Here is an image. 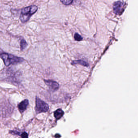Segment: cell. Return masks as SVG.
<instances>
[{
    "label": "cell",
    "instance_id": "cell-1",
    "mask_svg": "<svg viewBox=\"0 0 138 138\" xmlns=\"http://www.w3.org/2000/svg\"><path fill=\"white\" fill-rule=\"evenodd\" d=\"M37 10L38 7L36 5L30 6L22 8L21 12L20 18L21 22L23 23L27 22L32 15L34 14Z\"/></svg>",
    "mask_w": 138,
    "mask_h": 138
},
{
    "label": "cell",
    "instance_id": "cell-2",
    "mask_svg": "<svg viewBox=\"0 0 138 138\" xmlns=\"http://www.w3.org/2000/svg\"><path fill=\"white\" fill-rule=\"evenodd\" d=\"M0 57L3 59L5 65L7 66L11 65L16 64L24 61V59L22 57L5 53L1 54Z\"/></svg>",
    "mask_w": 138,
    "mask_h": 138
},
{
    "label": "cell",
    "instance_id": "cell-3",
    "mask_svg": "<svg viewBox=\"0 0 138 138\" xmlns=\"http://www.w3.org/2000/svg\"><path fill=\"white\" fill-rule=\"evenodd\" d=\"M49 109V106L47 103L38 97H36L35 110L37 114L47 112Z\"/></svg>",
    "mask_w": 138,
    "mask_h": 138
},
{
    "label": "cell",
    "instance_id": "cell-4",
    "mask_svg": "<svg viewBox=\"0 0 138 138\" xmlns=\"http://www.w3.org/2000/svg\"><path fill=\"white\" fill-rule=\"evenodd\" d=\"M126 8V3L122 1H116L113 4V11L114 13L117 15H121L123 13Z\"/></svg>",
    "mask_w": 138,
    "mask_h": 138
},
{
    "label": "cell",
    "instance_id": "cell-5",
    "mask_svg": "<svg viewBox=\"0 0 138 138\" xmlns=\"http://www.w3.org/2000/svg\"><path fill=\"white\" fill-rule=\"evenodd\" d=\"M45 84L53 91H56L59 89V84L57 82L51 80H44Z\"/></svg>",
    "mask_w": 138,
    "mask_h": 138
},
{
    "label": "cell",
    "instance_id": "cell-6",
    "mask_svg": "<svg viewBox=\"0 0 138 138\" xmlns=\"http://www.w3.org/2000/svg\"><path fill=\"white\" fill-rule=\"evenodd\" d=\"M29 105V101L28 99H25L18 105V108L21 113H23L27 108Z\"/></svg>",
    "mask_w": 138,
    "mask_h": 138
},
{
    "label": "cell",
    "instance_id": "cell-7",
    "mask_svg": "<svg viewBox=\"0 0 138 138\" xmlns=\"http://www.w3.org/2000/svg\"><path fill=\"white\" fill-rule=\"evenodd\" d=\"M72 65H75L79 64L80 65H82L84 66L87 67H88L89 66V64L88 63L85 62V61L82 60H74L71 63Z\"/></svg>",
    "mask_w": 138,
    "mask_h": 138
},
{
    "label": "cell",
    "instance_id": "cell-8",
    "mask_svg": "<svg viewBox=\"0 0 138 138\" xmlns=\"http://www.w3.org/2000/svg\"><path fill=\"white\" fill-rule=\"evenodd\" d=\"M64 114V111L60 109H57L54 112V116L57 120H58L61 118Z\"/></svg>",
    "mask_w": 138,
    "mask_h": 138
},
{
    "label": "cell",
    "instance_id": "cell-9",
    "mask_svg": "<svg viewBox=\"0 0 138 138\" xmlns=\"http://www.w3.org/2000/svg\"><path fill=\"white\" fill-rule=\"evenodd\" d=\"M20 49L21 50H23L28 46V44L24 39H22L20 41Z\"/></svg>",
    "mask_w": 138,
    "mask_h": 138
},
{
    "label": "cell",
    "instance_id": "cell-10",
    "mask_svg": "<svg viewBox=\"0 0 138 138\" xmlns=\"http://www.w3.org/2000/svg\"><path fill=\"white\" fill-rule=\"evenodd\" d=\"M74 0H60L61 2L65 5H69L73 3Z\"/></svg>",
    "mask_w": 138,
    "mask_h": 138
},
{
    "label": "cell",
    "instance_id": "cell-11",
    "mask_svg": "<svg viewBox=\"0 0 138 138\" xmlns=\"http://www.w3.org/2000/svg\"><path fill=\"white\" fill-rule=\"evenodd\" d=\"M74 38L75 40L77 41H81L83 39V38L77 33H76L75 34Z\"/></svg>",
    "mask_w": 138,
    "mask_h": 138
},
{
    "label": "cell",
    "instance_id": "cell-12",
    "mask_svg": "<svg viewBox=\"0 0 138 138\" xmlns=\"http://www.w3.org/2000/svg\"><path fill=\"white\" fill-rule=\"evenodd\" d=\"M21 136L22 138H28V134L25 132L22 133Z\"/></svg>",
    "mask_w": 138,
    "mask_h": 138
}]
</instances>
